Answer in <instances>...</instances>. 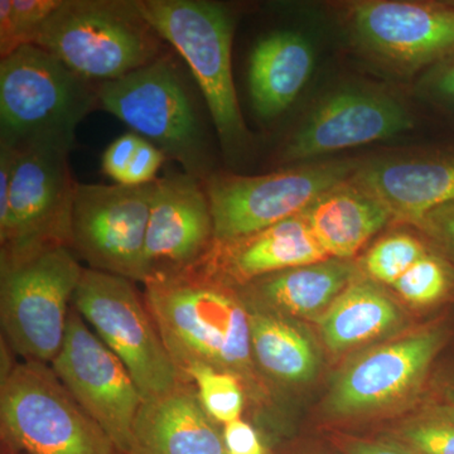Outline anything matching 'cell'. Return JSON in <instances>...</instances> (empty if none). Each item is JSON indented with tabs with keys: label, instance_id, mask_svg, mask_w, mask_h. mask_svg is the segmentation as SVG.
Returning a JSON list of instances; mask_svg holds the SVG:
<instances>
[{
	"label": "cell",
	"instance_id": "d6a6232c",
	"mask_svg": "<svg viewBox=\"0 0 454 454\" xmlns=\"http://www.w3.org/2000/svg\"><path fill=\"white\" fill-rule=\"evenodd\" d=\"M142 139L137 133H127L107 146L103 155V170L116 184H121Z\"/></svg>",
	"mask_w": 454,
	"mask_h": 454
},
{
	"label": "cell",
	"instance_id": "e575fe53",
	"mask_svg": "<svg viewBox=\"0 0 454 454\" xmlns=\"http://www.w3.org/2000/svg\"><path fill=\"white\" fill-rule=\"evenodd\" d=\"M345 454H414L406 448L387 441L348 438L342 442Z\"/></svg>",
	"mask_w": 454,
	"mask_h": 454
},
{
	"label": "cell",
	"instance_id": "5bb4252c",
	"mask_svg": "<svg viewBox=\"0 0 454 454\" xmlns=\"http://www.w3.org/2000/svg\"><path fill=\"white\" fill-rule=\"evenodd\" d=\"M444 342V330L427 328L365 352L340 372L325 399V411L356 419L400 404L422 387Z\"/></svg>",
	"mask_w": 454,
	"mask_h": 454
},
{
	"label": "cell",
	"instance_id": "8d00e7d4",
	"mask_svg": "<svg viewBox=\"0 0 454 454\" xmlns=\"http://www.w3.org/2000/svg\"><path fill=\"white\" fill-rule=\"evenodd\" d=\"M452 405L454 406V390H453V400H452Z\"/></svg>",
	"mask_w": 454,
	"mask_h": 454
},
{
	"label": "cell",
	"instance_id": "d4e9b609",
	"mask_svg": "<svg viewBox=\"0 0 454 454\" xmlns=\"http://www.w3.org/2000/svg\"><path fill=\"white\" fill-rule=\"evenodd\" d=\"M391 438L414 454H454V406L423 409L397 426Z\"/></svg>",
	"mask_w": 454,
	"mask_h": 454
},
{
	"label": "cell",
	"instance_id": "484cf974",
	"mask_svg": "<svg viewBox=\"0 0 454 454\" xmlns=\"http://www.w3.org/2000/svg\"><path fill=\"white\" fill-rule=\"evenodd\" d=\"M62 0H2L0 2V56L35 44L42 27Z\"/></svg>",
	"mask_w": 454,
	"mask_h": 454
},
{
	"label": "cell",
	"instance_id": "6da1fadb",
	"mask_svg": "<svg viewBox=\"0 0 454 454\" xmlns=\"http://www.w3.org/2000/svg\"><path fill=\"white\" fill-rule=\"evenodd\" d=\"M143 288L167 351L184 379L193 367L207 366L236 376L253 404L270 400L254 361L249 309L239 286L206 260Z\"/></svg>",
	"mask_w": 454,
	"mask_h": 454
},
{
	"label": "cell",
	"instance_id": "ba28073f",
	"mask_svg": "<svg viewBox=\"0 0 454 454\" xmlns=\"http://www.w3.org/2000/svg\"><path fill=\"white\" fill-rule=\"evenodd\" d=\"M127 278L85 268L73 306L112 349L138 387L143 400L169 393L187 380L164 345L140 292Z\"/></svg>",
	"mask_w": 454,
	"mask_h": 454
},
{
	"label": "cell",
	"instance_id": "d590c367",
	"mask_svg": "<svg viewBox=\"0 0 454 454\" xmlns=\"http://www.w3.org/2000/svg\"><path fill=\"white\" fill-rule=\"evenodd\" d=\"M2 454H29V453L23 452V450H16V448L8 447V446H4V444H2Z\"/></svg>",
	"mask_w": 454,
	"mask_h": 454
},
{
	"label": "cell",
	"instance_id": "2e32d148",
	"mask_svg": "<svg viewBox=\"0 0 454 454\" xmlns=\"http://www.w3.org/2000/svg\"><path fill=\"white\" fill-rule=\"evenodd\" d=\"M413 115L395 98L365 90H343L325 98L284 145L282 160L307 163L390 139L413 129Z\"/></svg>",
	"mask_w": 454,
	"mask_h": 454
},
{
	"label": "cell",
	"instance_id": "9c48e42d",
	"mask_svg": "<svg viewBox=\"0 0 454 454\" xmlns=\"http://www.w3.org/2000/svg\"><path fill=\"white\" fill-rule=\"evenodd\" d=\"M98 106L177 160L187 175L210 177L207 143L186 88L168 57L98 85Z\"/></svg>",
	"mask_w": 454,
	"mask_h": 454
},
{
	"label": "cell",
	"instance_id": "30bf717a",
	"mask_svg": "<svg viewBox=\"0 0 454 454\" xmlns=\"http://www.w3.org/2000/svg\"><path fill=\"white\" fill-rule=\"evenodd\" d=\"M13 149L11 214L7 225L0 229V267L59 245L70 247L77 187L67 149L50 145Z\"/></svg>",
	"mask_w": 454,
	"mask_h": 454
},
{
	"label": "cell",
	"instance_id": "4dcf8cb0",
	"mask_svg": "<svg viewBox=\"0 0 454 454\" xmlns=\"http://www.w3.org/2000/svg\"><path fill=\"white\" fill-rule=\"evenodd\" d=\"M166 158V154L160 148L143 138L121 184L143 186L153 184L158 179V170Z\"/></svg>",
	"mask_w": 454,
	"mask_h": 454
},
{
	"label": "cell",
	"instance_id": "44dd1931",
	"mask_svg": "<svg viewBox=\"0 0 454 454\" xmlns=\"http://www.w3.org/2000/svg\"><path fill=\"white\" fill-rule=\"evenodd\" d=\"M315 49L300 32L277 31L254 47L249 59L250 98L264 121L282 115L294 103L315 70Z\"/></svg>",
	"mask_w": 454,
	"mask_h": 454
},
{
	"label": "cell",
	"instance_id": "3957f363",
	"mask_svg": "<svg viewBox=\"0 0 454 454\" xmlns=\"http://www.w3.org/2000/svg\"><path fill=\"white\" fill-rule=\"evenodd\" d=\"M137 5L160 37L190 66L223 153L240 157L249 148L252 136L232 77L235 18L230 9L206 0H137Z\"/></svg>",
	"mask_w": 454,
	"mask_h": 454
},
{
	"label": "cell",
	"instance_id": "7402d4cb",
	"mask_svg": "<svg viewBox=\"0 0 454 454\" xmlns=\"http://www.w3.org/2000/svg\"><path fill=\"white\" fill-rule=\"evenodd\" d=\"M303 214L327 255L340 260L354 258L393 220L380 202L351 179L319 197Z\"/></svg>",
	"mask_w": 454,
	"mask_h": 454
},
{
	"label": "cell",
	"instance_id": "277c9868",
	"mask_svg": "<svg viewBox=\"0 0 454 454\" xmlns=\"http://www.w3.org/2000/svg\"><path fill=\"white\" fill-rule=\"evenodd\" d=\"M162 42L137 0H62L35 44L100 85L153 64Z\"/></svg>",
	"mask_w": 454,
	"mask_h": 454
},
{
	"label": "cell",
	"instance_id": "83f0119b",
	"mask_svg": "<svg viewBox=\"0 0 454 454\" xmlns=\"http://www.w3.org/2000/svg\"><path fill=\"white\" fill-rule=\"evenodd\" d=\"M427 253L428 249L419 239L396 232L385 236L370 247L363 267L373 282L393 286Z\"/></svg>",
	"mask_w": 454,
	"mask_h": 454
},
{
	"label": "cell",
	"instance_id": "836d02e7",
	"mask_svg": "<svg viewBox=\"0 0 454 454\" xmlns=\"http://www.w3.org/2000/svg\"><path fill=\"white\" fill-rule=\"evenodd\" d=\"M223 438L227 454H267L258 430L241 418L223 426Z\"/></svg>",
	"mask_w": 454,
	"mask_h": 454
},
{
	"label": "cell",
	"instance_id": "1f68e13d",
	"mask_svg": "<svg viewBox=\"0 0 454 454\" xmlns=\"http://www.w3.org/2000/svg\"><path fill=\"white\" fill-rule=\"evenodd\" d=\"M415 225L422 227L429 238L454 259V202L429 211Z\"/></svg>",
	"mask_w": 454,
	"mask_h": 454
},
{
	"label": "cell",
	"instance_id": "ffe728a7",
	"mask_svg": "<svg viewBox=\"0 0 454 454\" xmlns=\"http://www.w3.org/2000/svg\"><path fill=\"white\" fill-rule=\"evenodd\" d=\"M358 276L352 260L327 259L239 286L245 301L286 318H319Z\"/></svg>",
	"mask_w": 454,
	"mask_h": 454
},
{
	"label": "cell",
	"instance_id": "7a4b0ae2",
	"mask_svg": "<svg viewBox=\"0 0 454 454\" xmlns=\"http://www.w3.org/2000/svg\"><path fill=\"white\" fill-rule=\"evenodd\" d=\"M98 90L41 47H22L0 64V145L71 151Z\"/></svg>",
	"mask_w": 454,
	"mask_h": 454
},
{
	"label": "cell",
	"instance_id": "603a6c76",
	"mask_svg": "<svg viewBox=\"0 0 454 454\" xmlns=\"http://www.w3.org/2000/svg\"><path fill=\"white\" fill-rule=\"evenodd\" d=\"M403 322L404 315L396 301L378 283L360 276L318 318L325 345L337 354L381 339Z\"/></svg>",
	"mask_w": 454,
	"mask_h": 454
},
{
	"label": "cell",
	"instance_id": "f1b7e54d",
	"mask_svg": "<svg viewBox=\"0 0 454 454\" xmlns=\"http://www.w3.org/2000/svg\"><path fill=\"white\" fill-rule=\"evenodd\" d=\"M454 286V273L446 260L433 253L422 259L394 284V291L409 304L433 306L450 294Z\"/></svg>",
	"mask_w": 454,
	"mask_h": 454
},
{
	"label": "cell",
	"instance_id": "d6986e66",
	"mask_svg": "<svg viewBox=\"0 0 454 454\" xmlns=\"http://www.w3.org/2000/svg\"><path fill=\"white\" fill-rule=\"evenodd\" d=\"M330 259L304 214L284 220L252 236L216 245L208 264L236 286L258 278Z\"/></svg>",
	"mask_w": 454,
	"mask_h": 454
},
{
	"label": "cell",
	"instance_id": "74e56055",
	"mask_svg": "<svg viewBox=\"0 0 454 454\" xmlns=\"http://www.w3.org/2000/svg\"><path fill=\"white\" fill-rule=\"evenodd\" d=\"M450 4H453V5H454V2H450Z\"/></svg>",
	"mask_w": 454,
	"mask_h": 454
},
{
	"label": "cell",
	"instance_id": "9a60e30c",
	"mask_svg": "<svg viewBox=\"0 0 454 454\" xmlns=\"http://www.w3.org/2000/svg\"><path fill=\"white\" fill-rule=\"evenodd\" d=\"M216 247L211 206L201 179L173 173L155 181L143 254L142 286L199 267Z\"/></svg>",
	"mask_w": 454,
	"mask_h": 454
},
{
	"label": "cell",
	"instance_id": "8992f818",
	"mask_svg": "<svg viewBox=\"0 0 454 454\" xmlns=\"http://www.w3.org/2000/svg\"><path fill=\"white\" fill-rule=\"evenodd\" d=\"M83 269L66 245L0 267L2 340L20 360L50 365L61 351Z\"/></svg>",
	"mask_w": 454,
	"mask_h": 454
},
{
	"label": "cell",
	"instance_id": "4316f807",
	"mask_svg": "<svg viewBox=\"0 0 454 454\" xmlns=\"http://www.w3.org/2000/svg\"><path fill=\"white\" fill-rule=\"evenodd\" d=\"M187 379L195 382L200 402L215 422L226 426L240 419L247 396L243 382L236 376L196 366L188 372Z\"/></svg>",
	"mask_w": 454,
	"mask_h": 454
},
{
	"label": "cell",
	"instance_id": "8fae6325",
	"mask_svg": "<svg viewBox=\"0 0 454 454\" xmlns=\"http://www.w3.org/2000/svg\"><path fill=\"white\" fill-rule=\"evenodd\" d=\"M155 182L143 186L77 184L70 247L88 268L142 282Z\"/></svg>",
	"mask_w": 454,
	"mask_h": 454
},
{
	"label": "cell",
	"instance_id": "5b68a950",
	"mask_svg": "<svg viewBox=\"0 0 454 454\" xmlns=\"http://www.w3.org/2000/svg\"><path fill=\"white\" fill-rule=\"evenodd\" d=\"M2 444L29 454H121L49 364L14 361L0 381Z\"/></svg>",
	"mask_w": 454,
	"mask_h": 454
},
{
	"label": "cell",
	"instance_id": "7c38bea8",
	"mask_svg": "<svg viewBox=\"0 0 454 454\" xmlns=\"http://www.w3.org/2000/svg\"><path fill=\"white\" fill-rule=\"evenodd\" d=\"M348 26L357 49L384 70L406 76L454 52V5L365 0L349 5Z\"/></svg>",
	"mask_w": 454,
	"mask_h": 454
},
{
	"label": "cell",
	"instance_id": "e0dca14e",
	"mask_svg": "<svg viewBox=\"0 0 454 454\" xmlns=\"http://www.w3.org/2000/svg\"><path fill=\"white\" fill-rule=\"evenodd\" d=\"M393 220L418 223L454 202V153L389 154L358 162L351 177Z\"/></svg>",
	"mask_w": 454,
	"mask_h": 454
},
{
	"label": "cell",
	"instance_id": "cb8c5ba5",
	"mask_svg": "<svg viewBox=\"0 0 454 454\" xmlns=\"http://www.w3.org/2000/svg\"><path fill=\"white\" fill-rule=\"evenodd\" d=\"M247 309L254 361L267 389L269 384L298 387L312 380L319 357L309 333L294 319L249 304Z\"/></svg>",
	"mask_w": 454,
	"mask_h": 454
},
{
	"label": "cell",
	"instance_id": "ac0fdd59",
	"mask_svg": "<svg viewBox=\"0 0 454 454\" xmlns=\"http://www.w3.org/2000/svg\"><path fill=\"white\" fill-rule=\"evenodd\" d=\"M128 454H227L223 426L206 413L195 382L145 400L136 423Z\"/></svg>",
	"mask_w": 454,
	"mask_h": 454
},
{
	"label": "cell",
	"instance_id": "4fadbf2b",
	"mask_svg": "<svg viewBox=\"0 0 454 454\" xmlns=\"http://www.w3.org/2000/svg\"><path fill=\"white\" fill-rule=\"evenodd\" d=\"M50 365L119 453H129L134 423L145 400L121 358L98 339L74 306L64 346Z\"/></svg>",
	"mask_w": 454,
	"mask_h": 454
},
{
	"label": "cell",
	"instance_id": "52a82bcc",
	"mask_svg": "<svg viewBox=\"0 0 454 454\" xmlns=\"http://www.w3.org/2000/svg\"><path fill=\"white\" fill-rule=\"evenodd\" d=\"M360 160L301 163L262 176L214 173L203 182L216 245L234 243L309 210L351 179Z\"/></svg>",
	"mask_w": 454,
	"mask_h": 454
},
{
	"label": "cell",
	"instance_id": "f546056e",
	"mask_svg": "<svg viewBox=\"0 0 454 454\" xmlns=\"http://www.w3.org/2000/svg\"><path fill=\"white\" fill-rule=\"evenodd\" d=\"M419 98L444 109H454V52L424 71L417 85Z\"/></svg>",
	"mask_w": 454,
	"mask_h": 454
}]
</instances>
